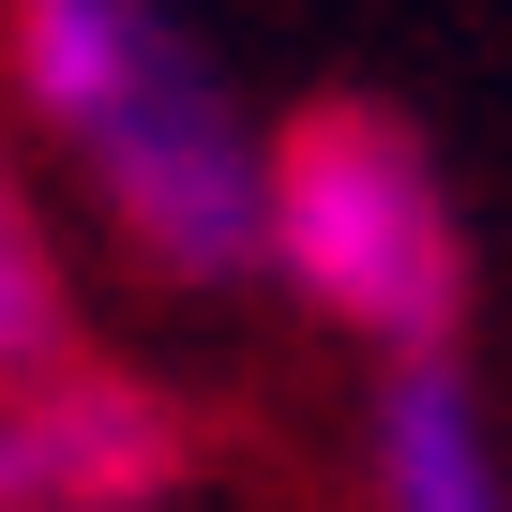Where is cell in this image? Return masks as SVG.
Here are the masks:
<instances>
[{"label": "cell", "instance_id": "obj_1", "mask_svg": "<svg viewBox=\"0 0 512 512\" xmlns=\"http://www.w3.org/2000/svg\"><path fill=\"white\" fill-rule=\"evenodd\" d=\"M272 272L332 332H362L377 362H452L467 347V211H452L407 106L332 91L272 136Z\"/></svg>", "mask_w": 512, "mask_h": 512}, {"label": "cell", "instance_id": "obj_2", "mask_svg": "<svg viewBox=\"0 0 512 512\" xmlns=\"http://www.w3.org/2000/svg\"><path fill=\"white\" fill-rule=\"evenodd\" d=\"M91 181H106V226L151 256L166 287H241L272 272V136L226 106V76L181 46L136 106H106L91 136Z\"/></svg>", "mask_w": 512, "mask_h": 512}, {"label": "cell", "instance_id": "obj_3", "mask_svg": "<svg viewBox=\"0 0 512 512\" xmlns=\"http://www.w3.org/2000/svg\"><path fill=\"white\" fill-rule=\"evenodd\" d=\"M181 467H196V422L151 377L61 362L46 392H0V512H151L181 497Z\"/></svg>", "mask_w": 512, "mask_h": 512}, {"label": "cell", "instance_id": "obj_4", "mask_svg": "<svg viewBox=\"0 0 512 512\" xmlns=\"http://www.w3.org/2000/svg\"><path fill=\"white\" fill-rule=\"evenodd\" d=\"M196 31L166 16V0H0V61H16L31 121L46 136H91L106 106H136Z\"/></svg>", "mask_w": 512, "mask_h": 512}, {"label": "cell", "instance_id": "obj_5", "mask_svg": "<svg viewBox=\"0 0 512 512\" xmlns=\"http://www.w3.org/2000/svg\"><path fill=\"white\" fill-rule=\"evenodd\" d=\"M362 467H377V512H512V467H497V422H482L467 347L452 362H377Z\"/></svg>", "mask_w": 512, "mask_h": 512}, {"label": "cell", "instance_id": "obj_6", "mask_svg": "<svg viewBox=\"0 0 512 512\" xmlns=\"http://www.w3.org/2000/svg\"><path fill=\"white\" fill-rule=\"evenodd\" d=\"M76 362V302H61V256L16 196V166H0V392H46Z\"/></svg>", "mask_w": 512, "mask_h": 512}]
</instances>
